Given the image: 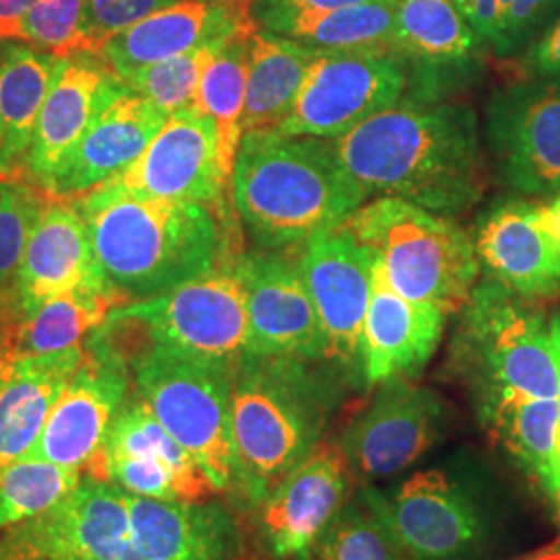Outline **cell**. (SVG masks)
Listing matches in <instances>:
<instances>
[{
	"label": "cell",
	"instance_id": "cell-25",
	"mask_svg": "<svg viewBox=\"0 0 560 560\" xmlns=\"http://www.w3.org/2000/svg\"><path fill=\"white\" fill-rule=\"evenodd\" d=\"M138 560H241L240 525L219 501H154L127 492Z\"/></svg>",
	"mask_w": 560,
	"mask_h": 560
},
{
	"label": "cell",
	"instance_id": "cell-45",
	"mask_svg": "<svg viewBox=\"0 0 560 560\" xmlns=\"http://www.w3.org/2000/svg\"><path fill=\"white\" fill-rule=\"evenodd\" d=\"M515 560H560V540L546 544L538 550L527 552V555H523V557Z\"/></svg>",
	"mask_w": 560,
	"mask_h": 560
},
{
	"label": "cell",
	"instance_id": "cell-16",
	"mask_svg": "<svg viewBox=\"0 0 560 560\" xmlns=\"http://www.w3.org/2000/svg\"><path fill=\"white\" fill-rule=\"evenodd\" d=\"M353 480L339 442L322 441L256 506L270 557L314 560L330 523L351 501Z\"/></svg>",
	"mask_w": 560,
	"mask_h": 560
},
{
	"label": "cell",
	"instance_id": "cell-36",
	"mask_svg": "<svg viewBox=\"0 0 560 560\" xmlns=\"http://www.w3.org/2000/svg\"><path fill=\"white\" fill-rule=\"evenodd\" d=\"M314 560H409L390 527L355 494L324 534Z\"/></svg>",
	"mask_w": 560,
	"mask_h": 560
},
{
	"label": "cell",
	"instance_id": "cell-3",
	"mask_svg": "<svg viewBox=\"0 0 560 560\" xmlns=\"http://www.w3.org/2000/svg\"><path fill=\"white\" fill-rule=\"evenodd\" d=\"M324 363L279 355L240 361L231 421L237 492L252 506L324 441L342 395L339 370Z\"/></svg>",
	"mask_w": 560,
	"mask_h": 560
},
{
	"label": "cell",
	"instance_id": "cell-19",
	"mask_svg": "<svg viewBox=\"0 0 560 560\" xmlns=\"http://www.w3.org/2000/svg\"><path fill=\"white\" fill-rule=\"evenodd\" d=\"M483 44L451 0H399L390 50L407 71L402 98L446 101L476 73Z\"/></svg>",
	"mask_w": 560,
	"mask_h": 560
},
{
	"label": "cell",
	"instance_id": "cell-18",
	"mask_svg": "<svg viewBox=\"0 0 560 560\" xmlns=\"http://www.w3.org/2000/svg\"><path fill=\"white\" fill-rule=\"evenodd\" d=\"M106 185L143 198L221 206L231 183L222 175L217 129L200 108L171 115L156 138Z\"/></svg>",
	"mask_w": 560,
	"mask_h": 560
},
{
	"label": "cell",
	"instance_id": "cell-23",
	"mask_svg": "<svg viewBox=\"0 0 560 560\" xmlns=\"http://www.w3.org/2000/svg\"><path fill=\"white\" fill-rule=\"evenodd\" d=\"M446 314L399 295L374 256L372 298L363 322L361 384L381 386L395 378H416L441 345Z\"/></svg>",
	"mask_w": 560,
	"mask_h": 560
},
{
	"label": "cell",
	"instance_id": "cell-34",
	"mask_svg": "<svg viewBox=\"0 0 560 560\" xmlns=\"http://www.w3.org/2000/svg\"><path fill=\"white\" fill-rule=\"evenodd\" d=\"M83 480L78 467L23 457L0 469V532L48 513Z\"/></svg>",
	"mask_w": 560,
	"mask_h": 560
},
{
	"label": "cell",
	"instance_id": "cell-42",
	"mask_svg": "<svg viewBox=\"0 0 560 560\" xmlns=\"http://www.w3.org/2000/svg\"><path fill=\"white\" fill-rule=\"evenodd\" d=\"M525 65L532 78L560 80V20L532 46Z\"/></svg>",
	"mask_w": 560,
	"mask_h": 560
},
{
	"label": "cell",
	"instance_id": "cell-22",
	"mask_svg": "<svg viewBox=\"0 0 560 560\" xmlns=\"http://www.w3.org/2000/svg\"><path fill=\"white\" fill-rule=\"evenodd\" d=\"M480 268L488 279L527 301L560 293V237L538 203L504 200L486 210L474 235Z\"/></svg>",
	"mask_w": 560,
	"mask_h": 560
},
{
	"label": "cell",
	"instance_id": "cell-7",
	"mask_svg": "<svg viewBox=\"0 0 560 560\" xmlns=\"http://www.w3.org/2000/svg\"><path fill=\"white\" fill-rule=\"evenodd\" d=\"M499 280L478 282L460 310L455 360L478 405L497 397L559 399L560 376L550 322Z\"/></svg>",
	"mask_w": 560,
	"mask_h": 560
},
{
	"label": "cell",
	"instance_id": "cell-17",
	"mask_svg": "<svg viewBox=\"0 0 560 560\" xmlns=\"http://www.w3.org/2000/svg\"><path fill=\"white\" fill-rule=\"evenodd\" d=\"M235 261L247 300V355L328 361V339L301 277L300 261L264 249Z\"/></svg>",
	"mask_w": 560,
	"mask_h": 560
},
{
	"label": "cell",
	"instance_id": "cell-10",
	"mask_svg": "<svg viewBox=\"0 0 560 560\" xmlns=\"http://www.w3.org/2000/svg\"><path fill=\"white\" fill-rule=\"evenodd\" d=\"M407 92V71L393 50H320L298 101L277 131L339 140Z\"/></svg>",
	"mask_w": 560,
	"mask_h": 560
},
{
	"label": "cell",
	"instance_id": "cell-41",
	"mask_svg": "<svg viewBox=\"0 0 560 560\" xmlns=\"http://www.w3.org/2000/svg\"><path fill=\"white\" fill-rule=\"evenodd\" d=\"M376 0H252V20L277 13H322Z\"/></svg>",
	"mask_w": 560,
	"mask_h": 560
},
{
	"label": "cell",
	"instance_id": "cell-46",
	"mask_svg": "<svg viewBox=\"0 0 560 560\" xmlns=\"http://www.w3.org/2000/svg\"><path fill=\"white\" fill-rule=\"evenodd\" d=\"M541 210H544L546 221L552 226V231L560 237V194H557L548 203H544Z\"/></svg>",
	"mask_w": 560,
	"mask_h": 560
},
{
	"label": "cell",
	"instance_id": "cell-50",
	"mask_svg": "<svg viewBox=\"0 0 560 560\" xmlns=\"http://www.w3.org/2000/svg\"><path fill=\"white\" fill-rule=\"evenodd\" d=\"M559 194H560V189H559Z\"/></svg>",
	"mask_w": 560,
	"mask_h": 560
},
{
	"label": "cell",
	"instance_id": "cell-49",
	"mask_svg": "<svg viewBox=\"0 0 560 560\" xmlns=\"http://www.w3.org/2000/svg\"><path fill=\"white\" fill-rule=\"evenodd\" d=\"M38 560H44V559H38Z\"/></svg>",
	"mask_w": 560,
	"mask_h": 560
},
{
	"label": "cell",
	"instance_id": "cell-8",
	"mask_svg": "<svg viewBox=\"0 0 560 560\" xmlns=\"http://www.w3.org/2000/svg\"><path fill=\"white\" fill-rule=\"evenodd\" d=\"M136 397L198 463L217 492L237 490L231 397L237 368L150 347L133 361Z\"/></svg>",
	"mask_w": 560,
	"mask_h": 560
},
{
	"label": "cell",
	"instance_id": "cell-43",
	"mask_svg": "<svg viewBox=\"0 0 560 560\" xmlns=\"http://www.w3.org/2000/svg\"><path fill=\"white\" fill-rule=\"evenodd\" d=\"M38 0H0V40H18L21 21Z\"/></svg>",
	"mask_w": 560,
	"mask_h": 560
},
{
	"label": "cell",
	"instance_id": "cell-1",
	"mask_svg": "<svg viewBox=\"0 0 560 560\" xmlns=\"http://www.w3.org/2000/svg\"><path fill=\"white\" fill-rule=\"evenodd\" d=\"M330 141L368 198H397L457 219L483 196L480 122L465 102L400 98Z\"/></svg>",
	"mask_w": 560,
	"mask_h": 560
},
{
	"label": "cell",
	"instance_id": "cell-27",
	"mask_svg": "<svg viewBox=\"0 0 560 560\" xmlns=\"http://www.w3.org/2000/svg\"><path fill=\"white\" fill-rule=\"evenodd\" d=\"M83 345L20 358L0 381V469L32 453L60 393L80 365Z\"/></svg>",
	"mask_w": 560,
	"mask_h": 560
},
{
	"label": "cell",
	"instance_id": "cell-44",
	"mask_svg": "<svg viewBox=\"0 0 560 560\" xmlns=\"http://www.w3.org/2000/svg\"><path fill=\"white\" fill-rule=\"evenodd\" d=\"M15 360L18 358H15L13 345H11V318L7 316L4 320H0V381Z\"/></svg>",
	"mask_w": 560,
	"mask_h": 560
},
{
	"label": "cell",
	"instance_id": "cell-37",
	"mask_svg": "<svg viewBox=\"0 0 560 560\" xmlns=\"http://www.w3.org/2000/svg\"><path fill=\"white\" fill-rule=\"evenodd\" d=\"M46 194L32 180L0 175V305L7 310Z\"/></svg>",
	"mask_w": 560,
	"mask_h": 560
},
{
	"label": "cell",
	"instance_id": "cell-24",
	"mask_svg": "<svg viewBox=\"0 0 560 560\" xmlns=\"http://www.w3.org/2000/svg\"><path fill=\"white\" fill-rule=\"evenodd\" d=\"M252 25V0H177L113 36L98 55L120 78L203 44L226 40Z\"/></svg>",
	"mask_w": 560,
	"mask_h": 560
},
{
	"label": "cell",
	"instance_id": "cell-35",
	"mask_svg": "<svg viewBox=\"0 0 560 560\" xmlns=\"http://www.w3.org/2000/svg\"><path fill=\"white\" fill-rule=\"evenodd\" d=\"M222 42H210L179 57L145 65L120 75L119 80L168 117L187 108H196L201 75Z\"/></svg>",
	"mask_w": 560,
	"mask_h": 560
},
{
	"label": "cell",
	"instance_id": "cell-20",
	"mask_svg": "<svg viewBox=\"0 0 560 560\" xmlns=\"http://www.w3.org/2000/svg\"><path fill=\"white\" fill-rule=\"evenodd\" d=\"M113 284L96 260L92 237L75 200L48 196L30 237L7 310L25 318L65 293Z\"/></svg>",
	"mask_w": 560,
	"mask_h": 560
},
{
	"label": "cell",
	"instance_id": "cell-6",
	"mask_svg": "<svg viewBox=\"0 0 560 560\" xmlns=\"http://www.w3.org/2000/svg\"><path fill=\"white\" fill-rule=\"evenodd\" d=\"M407 300L459 314L480 277L474 237L455 219L397 198H374L345 222Z\"/></svg>",
	"mask_w": 560,
	"mask_h": 560
},
{
	"label": "cell",
	"instance_id": "cell-31",
	"mask_svg": "<svg viewBox=\"0 0 560 560\" xmlns=\"http://www.w3.org/2000/svg\"><path fill=\"white\" fill-rule=\"evenodd\" d=\"M481 421L492 430L521 469L552 501L555 451L560 423V399L497 397L483 400Z\"/></svg>",
	"mask_w": 560,
	"mask_h": 560
},
{
	"label": "cell",
	"instance_id": "cell-32",
	"mask_svg": "<svg viewBox=\"0 0 560 560\" xmlns=\"http://www.w3.org/2000/svg\"><path fill=\"white\" fill-rule=\"evenodd\" d=\"M399 0H376L322 13H277L256 25L282 38L316 50H390L397 27Z\"/></svg>",
	"mask_w": 560,
	"mask_h": 560
},
{
	"label": "cell",
	"instance_id": "cell-38",
	"mask_svg": "<svg viewBox=\"0 0 560 560\" xmlns=\"http://www.w3.org/2000/svg\"><path fill=\"white\" fill-rule=\"evenodd\" d=\"M18 40L55 59L90 52L88 0H38L21 21Z\"/></svg>",
	"mask_w": 560,
	"mask_h": 560
},
{
	"label": "cell",
	"instance_id": "cell-40",
	"mask_svg": "<svg viewBox=\"0 0 560 560\" xmlns=\"http://www.w3.org/2000/svg\"><path fill=\"white\" fill-rule=\"evenodd\" d=\"M173 2L177 0H88L90 52L98 55L113 36Z\"/></svg>",
	"mask_w": 560,
	"mask_h": 560
},
{
	"label": "cell",
	"instance_id": "cell-13",
	"mask_svg": "<svg viewBox=\"0 0 560 560\" xmlns=\"http://www.w3.org/2000/svg\"><path fill=\"white\" fill-rule=\"evenodd\" d=\"M131 363L101 328L83 342L80 365L55 402L40 439L27 457L65 467H85L98 455L106 434L131 390Z\"/></svg>",
	"mask_w": 560,
	"mask_h": 560
},
{
	"label": "cell",
	"instance_id": "cell-28",
	"mask_svg": "<svg viewBox=\"0 0 560 560\" xmlns=\"http://www.w3.org/2000/svg\"><path fill=\"white\" fill-rule=\"evenodd\" d=\"M55 65V57L25 42L0 40V175L25 177Z\"/></svg>",
	"mask_w": 560,
	"mask_h": 560
},
{
	"label": "cell",
	"instance_id": "cell-26",
	"mask_svg": "<svg viewBox=\"0 0 560 560\" xmlns=\"http://www.w3.org/2000/svg\"><path fill=\"white\" fill-rule=\"evenodd\" d=\"M113 78L115 73L96 52L57 59L27 154L25 179L46 191L98 113Z\"/></svg>",
	"mask_w": 560,
	"mask_h": 560
},
{
	"label": "cell",
	"instance_id": "cell-15",
	"mask_svg": "<svg viewBox=\"0 0 560 560\" xmlns=\"http://www.w3.org/2000/svg\"><path fill=\"white\" fill-rule=\"evenodd\" d=\"M2 536L21 560H136L127 492L85 474L65 501Z\"/></svg>",
	"mask_w": 560,
	"mask_h": 560
},
{
	"label": "cell",
	"instance_id": "cell-12",
	"mask_svg": "<svg viewBox=\"0 0 560 560\" xmlns=\"http://www.w3.org/2000/svg\"><path fill=\"white\" fill-rule=\"evenodd\" d=\"M439 393L411 378L382 382L372 402L340 434L339 446L361 483L397 478L420 463L448 432Z\"/></svg>",
	"mask_w": 560,
	"mask_h": 560
},
{
	"label": "cell",
	"instance_id": "cell-2",
	"mask_svg": "<svg viewBox=\"0 0 560 560\" xmlns=\"http://www.w3.org/2000/svg\"><path fill=\"white\" fill-rule=\"evenodd\" d=\"M231 189L249 240L264 252L303 247L368 200L332 141L280 131L243 136Z\"/></svg>",
	"mask_w": 560,
	"mask_h": 560
},
{
	"label": "cell",
	"instance_id": "cell-5",
	"mask_svg": "<svg viewBox=\"0 0 560 560\" xmlns=\"http://www.w3.org/2000/svg\"><path fill=\"white\" fill-rule=\"evenodd\" d=\"M358 497L397 536L409 560H490L497 511L469 459L446 460L378 488L361 483Z\"/></svg>",
	"mask_w": 560,
	"mask_h": 560
},
{
	"label": "cell",
	"instance_id": "cell-29",
	"mask_svg": "<svg viewBox=\"0 0 560 560\" xmlns=\"http://www.w3.org/2000/svg\"><path fill=\"white\" fill-rule=\"evenodd\" d=\"M320 50L256 27L249 36L243 136L277 131Z\"/></svg>",
	"mask_w": 560,
	"mask_h": 560
},
{
	"label": "cell",
	"instance_id": "cell-21",
	"mask_svg": "<svg viewBox=\"0 0 560 560\" xmlns=\"http://www.w3.org/2000/svg\"><path fill=\"white\" fill-rule=\"evenodd\" d=\"M166 119L168 115L161 108L131 92L115 75L104 92L98 113L44 194L65 200H78L90 194L138 161Z\"/></svg>",
	"mask_w": 560,
	"mask_h": 560
},
{
	"label": "cell",
	"instance_id": "cell-11",
	"mask_svg": "<svg viewBox=\"0 0 560 560\" xmlns=\"http://www.w3.org/2000/svg\"><path fill=\"white\" fill-rule=\"evenodd\" d=\"M483 140L494 175L511 191L550 198L560 189V80L532 78L492 94Z\"/></svg>",
	"mask_w": 560,
	"mask_h": 560
},
{
	"label": "cell",
	"instance_id": "cell-39",
	"mask_svg": "<svg viewBox=\"0 0 560 560\" xmlns=\"http://www.w3.org/2000/svg\"><path fill=\"white\" fill-rule=\"evenodd\" d=\"M559 4L560 0H499L497 34L490 44L494 52L499 57L515 55Z\"/></svg>",
	"mask_w": 560,
	"mask_h": 560
},
{
	"label": "cell",
	"instance_id": "cell-4",
	"mask_svg": "<svg viewBox=\"0 0 560 560\" xmlns=\"http://www.w3.org/2000/svg\"><path fill=\"white\" fill-rule=\"evenodd\" d=\"M75 203L104 277L131 301L162 295L219 264L224 240L210 206L143 198L106 183Z\"/></svg>",
	"mask_w": 560,
	"mask_h": 560
},
{
	"label": "cell",
	"instance_id": "cell-14",
	"mask_svg": "<svg viewBox=\"0 0 560 560\" xmlns=\"http://www.w3.org/2000/svg\"><path fill=\"white\" fill-rule=\"evenodd\" d=\"M300 270L328 339V361L361 382L363 322L372 298L374 252L347 226H339L303 245Z\"/></svg>",
	"mask_w": 560,
	"mask_h": 560
},
{
	"label": "cell",
	"instance_id": "cell-9",
	"mask_svg": "<svg viewBox=\"0 0 560 560\" xmlns=\"http://www.w3.org/2000/svg\"><path fill=\"white\" fill-rule=\"evenodd\" d=\"M108 320L133 322L154 347L229 368H237L249 347L245 284L235 260L219 261L156 298L117 307Z\"/></svg>",
	"mask_w": 560,
	"mask_h": 560
},
{
	"label": "cell",
	"instance_id": "cell-47",
	"mask_svg": "<svg viewBox=\"0 0 560 560\" xmlns=\"http://www.w3.org/2000/svg\"><path fill=\"white\" fill-rule=\"evenodd\" d=\"M550 337H552V347H555V353H557L560 376V314H557V316L550 320Z\"/></svg>",
	"mask_w": 560,
	"mask_h": 560
},
{
	"label": "cell",
	"instance_id": "cell-33",
	"mask_svg": "<svg viewBox=\"0 0 560 560\" xmlns=\"http://www.w3.org/2000/svg\"><path fill=\"white\" fill-rule=\"evenodd\" d=\"M258 25H252L222 42L221 48L208 62L198 90V108L212 120L217 129L219 162L222 175L233 183V168L243 140V110L249 62V36Z\"/></svg>",
	"mask_w": 560,
	"mask_h": 560
},
{
	"label": "cell",
	"instance_id": "cell-48",
	"mask_svg": "<svg viewBox=\"0 0 560 560\" xmlns=\"http://www.w3.org/2000/svg\"><path fill=\"white\" fill-rule=\"evenodd\" d=\"M0 560H21L20 552L9 544L4 536H0Z\"/></svg>",
	"mask_w": 560,
	"mask_h": 560
},
{
	"label": "cell",
	"instance_id": "cell-30",
	"mask_svg": "<svg viewBox=\"0 0 560 560\" xmlns=\"http://www.w3.org/2000/svg\"><path fill=\"white\" fill-rule=\"evenodd\" d=\"M131 303L115 284L78 289L46 301L25 318H11L15 358H34L81 347L110 312Z\"/></svg>",
	"mask_w": 560,
	"mask_h": 560
}]
</instances>
